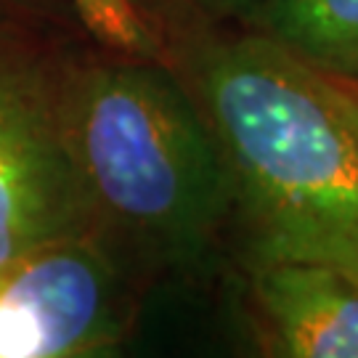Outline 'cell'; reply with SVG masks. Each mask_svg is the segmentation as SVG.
<instances>
[{
	"label": "cell",
	"mask_w": 358,
	"mask_h": 358,
	"mask_svg": "<svg viewBox=\"0 0 358 358\" xmlns=\"http://www.w3.org/2000/svg\"><path fill=\"white\" fill-rule=\"evenodd\" d=\"M27 0H0V22H6L13 11H22Z\"/></svg>",
	"instance_id": "obj_9"
},
{
	"label": "cell",
	"mask_w": 358,
	"mask_h": 358,
	"mask_svg": "<svg viewBox=\"0 0 358 358\" xmlns=\"http://www.w3.org/2000/svg\"><path fill=\"white\" fill-rule=\"evenodd\" d=\"M252 297L273 356L358 358V282L334 263L255 257Z\"/></svg>",
	"instance_id": "obj_5"
},
{
	"label": "cell",
	"mask_w": 358,
	"mask_h": 358,
	"mask_svg": "<svg viewBox=\"0 0 358 358\" xmlns=\"http://www.w3.org/2000/svg\"><path fill=\"white\" fill-rule=\"evenodd\" d=\"M72 8L103 48L136 62H162V40L136 0H72Z\"/></svg>",
	"instance_id": "obj_7"
},
{
	"label": "cell",
	"mask_w": 358,
	"mask_h": 358,
	"mask_svg": "<svg viewBox=\"0 0 358 358\" xmlns=\"http://www.w3.org/2000/svg\"><path fill=\"white\" fill-rule=\"evenodd\" d=\"M93 229L152 260L192 266L236 202L205 109L162 62L90 64L59 83Z\"/></svg>",
	"instance_id": "obj_2"
},
{
	"label": "cell",
	"mask_w": 358,
	"mask_h": 358,
	"mask_svg": "<svg viewBox=\"0 0 358 358\" xmlns=\"http://www.w3.org/2000/svg\"><path fill=\"white\" fill-rule=\"evenodd\" d=\"M199 11L215 19H247L263 0H194Z\"/></svg>",
	"instance_id": "obj_8"
},
{
	"label": "cell",
	"mask_w": 358,
	"mask_h": 358,
	"mask_svg": "<svg viewBox=\"0 0 358 358\" xmlns=\"http://www.w3.org/2000/svg\"><path fill=\"white\" fill-rule=\"evenodd\" d=\"M244 22L321 72L358 85V0H263Z\"/></svg>",
	"instance_id": "obj_6"
},
{
	"label": "cell",
	"mask_w": 358,
	"mask_h": 358,
	"mask_svg": "<svg viewBox=\"0 0 358 358\" xmlns=\"http://www.w3.org/2000/svg\"><path fill=\"white\" fill-rule=\"evenodd\" d=\"M93 231L59 85L13 48L0 22V268L40 244Z\"/></svg>",
	"instance_id": "obj_3"
},
{
	"label": "cell",
	"mask_w": 358,
	"mask_h": 358,
	"mask_svg": "<svg viewBox=\"0 0 358 358\" xmlns=\"http://www.w3.org/2000/svg\"><path fill=\"white\" fill-rule=\"evenodd\" d=\"M353 88H356V93H358V85H353Z\"/></svg>",
	"instance_id": "obj_10"
},
{
	"label": "cell",
	"mask_w": 358,
	"mask_h": 358,
	"mask_svg": "<svg viewBox=\"0 0 358 358\" xmlns=\"http://www.w3.org/2000/svg\"><path fill=\"white\" fill-rule=\"evenodd\" d=\"M196 85L255 257H306L358 282V93L266 35L202 48Z\"/></svg>",
	"instance_id": "obj_1"
},
{
	"label": "cell",
	"mask_w": 358,
	"mask_h": 358,
	"mask_svg": "<svg viewBox=\"0 0 358 358\" xmlns=\"http://www.w3.org/2000/svg\"><path fill=\"white\" fill-rule=\"evenodd\" d=\"M122 329L115 266L93 234L40 244L0 268V358L101 356Z\"/></svg>",
	"instance_id": "obj_4"
}]
</instances>
